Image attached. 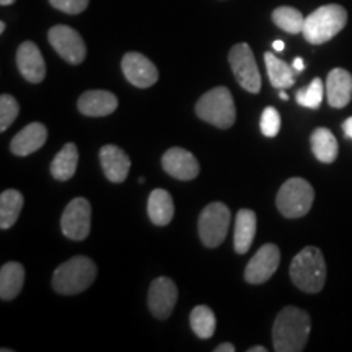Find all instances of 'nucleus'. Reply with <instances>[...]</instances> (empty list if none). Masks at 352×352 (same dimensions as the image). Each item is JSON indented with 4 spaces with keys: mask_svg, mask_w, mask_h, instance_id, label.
<instances>
[{
    "mask_svg": "<svg viewBox=\"0 0 352 352\" xmlns=\"http://www.w3.org/2000/svg\"><path fill=\"white\" fill-rule=\"evenodd\" d=\"M178 289L170 277H157L148 289V308L157 320H166L173 314Z\"/></svg>",
    "mask_w": 352,
    "mask_h": 352,
    "instance_id": "12",
    "label": "nucleus"
},
{
    "mask_svg": "<svg viewBox=\"0 0 352 352\" xmlns=\"http://www.w3.org/2000/svg\"><path fill=\"white\" fill-rule=\"evenodd\" d=\"M228 63H230L233 76H235L241 88H245L250 94H259V90H261V74L258 70L252 47L246 43L235 44L228 52Z\"/></svg>",
    "mask_w": 352,
    "mask_h": 352,
    "instance_id": "8",
    "label": "nucleus"
},
{
    "mask_svg": "<svg viewBox=\"0 0 352 352\" xmlns=\"http://www.w3.org/2000/svg\"><path fill=\"white\" fill-rule=\"evenodd\" d=\"M90 0H50V3L57 10L67 13V15H78L88 7Z\"/></svg>",
    "mask_w": 352,
    "mask_h": 352,
    "instance_id": "32",
    "label": "nucleus"
},
{
    "mask_svg": "<svg viewBox=\"0 0 352 352\" xmlns=\"http://www.w3.org/2000/svg\"><path fill=\"white\" fill-rule=\"evenodd\" d=\"M77 165H78V151L77 145L69 142L65 144L57 155L54 157V160L51 162V175L54 176L56 179L59 182H67V179L72 178L77 171Z\"/></svg>",
    "mask_w": 352,
    "mask_h": 352,
    "instance_id": "23",
    "label": "nucleus"
},
{
    "mask_svg": "<svg viewBox=\"0 0 352 352\" xmlns=\"http://www.w3.org/2000/svg\"><path fill=\"white\" fill-rule=\"evenodd\" d=\"M47 39H50L51 46L54 47V51L63 57L64 60H67L69 64H82L83 59L87 56V46L83 43L80 34L76 30L70 28L65 25H56L52 26L47 33Z\"/></svg>",
    "mask_w": 352,
    "mask_h": 352,
    "instance_id": "10",
    "label": "nucleus"
},
{
    "mask_svg": "<svg viewBox=\"0 0 352 352\" xmlns=\"http://www.w3.org/2000/svg\"><path fill=\"white\" fill-rule=\"evenodd\" d=\"M162 165L164 170L170 176L182 182H191L199 175V162L189 151H184L182 147H173L165 152L162 157Z\"/></svg>",
    "mask_w": 352,
    "mask_h": 352,
    "instance_id": "14",
    "label": "nucleus"
},
{
    "mask_svg": "<svg viewBox=\"0 0 352 352\" xmlns=\"http://www.w3.org/2000/svg\"><path fill=\"white\" fill-rule=\"evenodd\" d=\"M3 32H6V23L2 21V23H0V33H3Z\"/></svg>",
    "mask_w": 352,
    "mask_h": 352,
    "instance_id": "40",
    "label": "nucleus"
},
{
    "mask_svg": "<svg viewBox=\"0 0 352 352\" xmlns=\"http://www.w3.org/2000/svg\"><path fill=\"white\" fill-rule=\"evenodd\" d=\"M91 227V206L85 197H76L64 209L60 228L67 239L74 241L85 240Z\"/></svg>",
    "mask_w": 352,
    "mask_h": 352,
    "instance_id": "9",
    "label": "nucleus"
},
{
    "mask_svg": "<svg viewBox=\"0 0 352 352\" xmlns=\"http://www.w3.org/2000/svg\"><path fill=\"white\" fill-rule=\"evenodd\" d=\"M47 139V129L41 122H32L23 127L10 142V151L15 155L26 157L30 153L39 151Z\"/></svg>",
    "mask_w": 352,
    "mask_h": 352,
    "instance_id": "19",
    "label": "nucleus"
},
{
    "mask_svg": "<svg viewBox=\"0 0 352 352\" xmlns=\"http://www.w3.org/2000/svg\"><path fill=\"white\" fill-rule=\"evenodd\" d=\"M280 264V252L274 243H266L250 259L245 270V280L248 284H263L270 280Z\"/></svg>",
    "mask_w": 352,
    "mask_h": 352,
    "instance_id": "11",
    "label": "nucleus"
},
{
    "mask_svg": "<svg viewBox=\"0 0 352 352\" xmlns=\"http://www.w3.org/2000/svg\"><path fill=\"white\" fill-rule=\"evenodd\" d=\"M327 98L329 107L344 108L352 98V76L346 69H333L327 78Z\"/></svg>",
    "mask_w": 352,
    "mask_h": 352,
    "instance_id": "18",
    "label": "nucleus"
},
{
    "mask_svg": "<svg viewBox=\"0 0 352 352\" xmlns=\"http://www.w3.org/2000/svg\"><path fill=\"white\" fill-rule=\"evenodd\" d=\"M323 91H324V85L321 82V78H314L310 85L307 88H302V90L297 91L296 98L297 103L303 108H310V109H318L321 101H323Z\"/></svg>",
    "mask_w": 352,
    "mask_h": 352,
    "instance_id": "29",
    "label": "nucleus"
},
{
    "mask_svg": "<svg viewBox=\"0 0 352 352\" xmlns=\"http://www.w3.org/2000/svg\"><path fill=\"white\" fill-rule=\"evenodd\" d=\"M311 152L321 164H333L338 158V140L327 127H318L310 138Z\"/></svg>",
    "mask_w": 352,
    "mask_h": 352,
    "instance_id": "24",
    "label": "nucleus"
},
{
    "mask_svg": "<svg viewBox=\"0 0 352 352\" xmlns=\"http://www.w3.org/2000/svg\"><path fill=\"white\" fill-rule=\"evenodd\" d=\"M279 98H280V100H284V101H287V100H289V96H287V94H285V91H280V94H279Z\"/></svg>",
    "mask_w": 352,
    "mask_h": 352,
    "instance_id": "39",
    "label": "nucleus"
},
{
    "mask_svg": "<svg viewBox=\"0 0 352 352\" xmlns=\"http://www.w3.org/2000/svg\"><path fill=\"white\" fill-rule=\"evenodd\" d=\"M272 21L284 30L289 34H297L303 32V25H305V16L302 15L300 10L294 7H277L272 12Z\"/></svg>",
    "mask_w": 352,
    "mask_h": 352,
    "instance_id": "28",
    "label": "nucleus"
},
{
    "mask_svg": "<svg viewBox=\"0 0 352 352\" xmlns=\"http://www.w3.org/2000/svg\"><path fill=\"white\" fill-rule=\"evenodd\" d=\"M230 209L223 202H210L199 215V236L208 248H217L226 240L230 226Z\"/></svg>",
    "mask_w": 352,
    "mask_h": 352,
    "instance_id": "7",
    "label": "nucleus"
},
{
    "mask_svg": "<svg viewBox=\"0 0 352 352\" xmlns=\"http://www.w3.org/2000/svg\"><path fill=\"white\" fill-rule=\"evenodd\" d=\"M254 235H256V214L250 209H240L235 220V233H233V246L239 254H245L252 248Z\"/></svg>",
    "mask_w": 352,
    "mask_h": 352,
    "instance_id": "20",
    "label": "nucleus"
},
{
    "mask_svg": "<svg viewBox=\"0 0 352 352\" xmlns=\"http://www.w3.org/2000/svg\"><path fill=\"white\" fill-rule=\"evenodd\" d=\"M139 183H140V184H144V183H145V178H142V176H140V178H139Z\"/></svg>",
    "mask_w": 352,
    "mask_h": 352,
    "instance_id": "41",
    "label": "nucleus"
},
{
    "mask_svg": "<svg viewBox=\"0 0 352 352\" xmlns=\"http://www.w3.org/2000/svg\"><path fill=\"white\" fill-rule=\"evenodd\" d=\"M196 114L202 121L214 124L219 129H228L235 124L236 108L230 90L217 87L204 94L196 103Z\"/></svg>",
    "mask_w": 352,
    "mask_h": 352,
    "instance_id": "5",
    "label": "nucleus"
},
{
    "mask_svg": "<svg viewBox=\"0 0 352 352\" xmlns=\"http://www.w3.org/2000/svg\"><path fill=\"white\" fill-rule=\"evenodd\" d=\"M23 208V195L16 189H7L0 196V228L7 230L19 220Z\"/></svg>",
    "mask_w": 352,
    "mask_h": 352,
    "instance_id": "26",
    "label": "nucleus"
},
{
    "mask_svg": "<svg viewBox=\"0 0 352 352\" xmlns=\"http://www.w3.org/2000/svg\"><path fill=\"white\" fill-rule=\"evenodd\" d=\"M315 199V189L307 179L290 178L277 192L276 204L287 219H300L310 212Z\"/></svg>",
    "mask_w": 352,
    "mask_h": 352,
    "instance_id": "6",
    "label": "nucleus"
},
{
    "mask_svg": "<svg viewBox=\"0 0 352 352\" xmlns=\"http://www.w3.org/2000/svg\"><path fill=\"white\" fill-rule=\"evenodd\" d=\"M25 284V267L20 263H6L0 270V298L13 300Z\"/></svg>",
    "mask_w": 352,
    "mask_h": 352,
    "instance_id": "22",
    "label": "nucleus"
},
{
    "mask_svg": "<svg viewBox=\"0 0 352 352\" xmlns=\"http://www.w3.org/2000/svg\"><path fill=\"white\" fill-rule=\"evenodd\" d=\"M13 2H15V0H0V3H2L3 7H7V6H12Z\"/></svg>",
    "mask_w": 352,
    "mask_h": 352,
    "instance_id": "38",
    "label": "nucleus"
},
{
    "mask_svg": "<svg viewBox=\"0 0 352 352\" xmlns=\"http://www.w3.org/2000/svg\"><path fill=\"white\" fill-rule=\"evenodd\" d=\"M124 77L138 88H148L158 80V70L148 57L140 52H127L121 63Z\"/></svg>",
    "mask_w": 352,
    "mask_h": 352,
    "instance_id": "13",
    "label": "nucleus"
},
{
    "mask_svg": "<svg viewBox=\"0 0 352 352\" xmlns=\"http://www.w3.org/2000/svg\"><path fill=\"white\" fill-rule=\"evenodd\" d=\"M189 323H191L192 331L201 340L212 338L215 333V327H217L214 311L206 305L195 307V310L191 311V316H189Z\"/></svg>",
    "mask_w": 352,
    "mask_h": 352,
    "instance_id": "27",
    "label": "nucleus"
},
{
    "mask_svg": "<svg viewBox=\"0 0 352 352\" xmlns=\"http://www.w3.org/2000/svg\"><path fill=\"white\" fill-rule=\"evenodd\" d=\"M292 67L296 69V72H302V70L305 69V64H303L302 57H296V59H294V65H292Z\"/></svg>",
    "mask_w": 352,
    "mask_h": 352,
    "instance_id": "35",
    "label": "nucleus"
},
{
    "mask_svg": "<svg viewBox=\"0 0 352 352\" xmlns=\"http://www.w3.org/2000/svg\"><path fill=\"white\" fill-rule=\"evenodd\" d=\"M342 131H344V134L347 135V138L352 139V116L347 118V120L344 121V124H342Z\"/></svg>",
    "mask_w": 352,
    "mask_h": 352,
    "instance_id": "34",
    "label": "nucleus"
},
{
    "mask_svg": "<svg viewBox=\"0 0 352 352\" xmlns=\"http://www.w3.org/2000/svg\"><path fill=\"white\" fill-rule=\"evenodd\" d=\"M214 351L215 352H233L235 351V346L230 344V342H222V344H219Z\"/></svg>",
    "mask_w": 352,
    "mask_h": 352,
    "instance_id": "33",
    "label": "nucleus"
},
{
    "mask_svg": "<svg viewBox=\"0 0 352 352\" xmlns=\"http://www.w3.org/2000/svg\"><path fill=\"white\" fill-rule=\"evenodd\" d=\"M267 349L266 347H263V346H254V347H250L248 349V352H266Z\"/></svg>",
    "mask_w": 352,
    "mask_h": 352,
    "instance_id": "37",
    "label": "nucleus"
},
{
    "mask_svg": "<svg viewBox=\"0 0 352 352\" xmlns=\"http://www.w3.org/2000/svg\"><path fill=\"white\" fill-rule=\"evenodd\" d=\"M347 23V12L338 3L316 8L305 19L303 38L310 44H324L333 39Z\"/></svg>",
    "mask_w": 352,
    "mask_h": 352,
    "instance_id": "4",
    "label": "nucleus"
},
{
    "mask_svg": "<svg viewBox=\"0 0 352 352\" xmlns=\"http://www.w3.org/2000/svg\"><path fill=\"white\" fill-rule=\"evenodd\" d=\"M147 212L155 226H168L175 215L173 197H171L170 192L165 191V189H153L151 196H148Z\"/></svg>",
    "mask_w": 352,
    "mask_h": 352,
    "instance_id": "21",
    "label": "nucleus"
},
{
    "mask_svg": "<svg viewBox=\"0 0 352 352\" xmlns=\"http://www.w3.org/2000/svg\"><path fill=\"white\" fill-rule=\"evenodd\" d=\"M20 113V107L12 95L0 96V131L6 132Z\"/></svg>",
    "mask_w": 352,
    "mask_h": 352,
    "instance_id": "30",
    "label": "nucleus"
},
{
    "mask_svg": "<svg viewBox=\"0 0 352 352\" xmlns=\"http://www.w3.org/2000/svg\"><path fill=\"white\" fill-rule=\"evenodd\" d=\"M310 315L298 307H285L272 327V344L277 352H300L310 336Z\"/></svg>",
    "mask_w": 352,
    "mask_h": 352,
    "instance_id": "1",
    "label": "nucleus"
},
{
    "mask_svg": "<svg viewBox=\"0 0 352 352\" xmlns=\"http://www.w3.org/2000/svg\"><path fill=\"white\" fill-rule=\"evenodd\" d=\"M272 47H274L276 51H284L285 44H284V41H280V39H277V41L272 43Z\"/></svg>",
    "mask_w": 352,
    "mask_h": 352,
    "instance_id": "36",
    "label": "nucleus"
},
{
    "mask_svg": "<svg viewBox=\"0 0 352 352\" xmlns=\"http://www.w3.org/2000/svg\"><path fill=\"white\" fill-rule=\"evenodd\" d=\"M290 279L307 294H318L327 280V263L315 246H307L290 263Z\"/></svg>",
    "mask_w": 352,
    "mask_h": 352,
    "instance_id": "2",
    "label": "nucleus"
},
{
    "mask_svg": "<svg viewBox=\"0 0 352 352\" xmlns=\"http://www.w3.org/2000/svg\"><path fill=\"white\" fill-rule=\"evenodd\" d=\"M16 65L25 80L39 83L46 77V64L39 47L33 41H25L16 50Z\"/></svg>",
    "mask_w": 352,
    "mask_h": 352,
    "instance_id": "15",
    "label": "nucleus"
},
{
    "mask_svg": "<svg viewBox=\"0 0 352 352\" xmlns=\"http://www.w3.org/2000/svg\"><path fill=\"white\" fill-rule=\"evenodd\" d=\"M78 111L85 116L101 118L116 111L118 98L111 91L107 90H90L85 91L77 101Z\"/></svg>",
    "mask_w": 352,
    "mask_h": 352,
    "instance_id": "17",
    "label": "nucleus"
},
{
    "mask_svg": "<svg viewBox=\"0 0 352 352\" xmlns=\"http://www.w3.org/2000/svg\"><path fill=\"white\" fill-rule=\"evenodd\" d=\"M264 63H266L267 76H270L271 85L276 88H289L296 83V77H294V67H290L287 63L283 59L276 57L272 52H266L264 54Z\"/></svg>",
    "mask_w": 352,
    "mask_h": 352,
    "instance_id": "25",
    "label": "nucleus"
},
{
    "mask_svg": "<svg viewBox=\"0 0 352 352\" xmlns=\"http://www.w3.org/2000/svg\"><path fill=\"white\" fill-rule=\"evenodd\" d=\"M101 168L111 183L126 182L131 170V158L118 145H104L100 151Z\"/></svg>",
    "mask_w": 352,
    "mask_h": 352,
    "instance_id": "16",
    "label": "nucleus"
},
{
    "mask_svg": "<svg viewBox=\"0 0 352 352\" xmlns=\"http://www.w3.org/2000/svg\"><path fill=\"white\" fill-rule=\"evenodd\" d=\"M261 132L266 138H276L280 131V116L276 108L267 107L261 116Z\"/></svg>",
    "mask_w": 352,
    "mask_h": 352,
    "instance_id": "31",
    "label": "nucleus"
},
{
    "mask_svg": "<svg viewBox=\"0 0 352 352\" xmlns=\"http://www.w3.org/2000/svg\"><path fill=\"white\" fill-rule=\"evenodd\" d=\"M96 274H98V267L90 258H70L54 271L52 287L63 296H76L95 283Z\"/></svg>",
    "mask_w": 352,
    "mask_h": 352,
    "instance_id": "3",
    "label": "nucleus"
}]
</instances>
